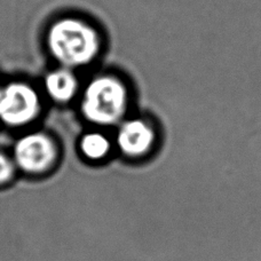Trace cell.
Returning <instances> with one entry per match:
<instances>
[{"label":"cell","instance_id":"cell-1","mask_svg":"<svg viewBox=\"0 0 261 261\" xmlns=\"http://www.w3.org/2000/svg\"><path fill=\"white\" fill-rule=\"evenodd\" d=\"M48 48L65 68L82 67L99 53L100 39L91 25L72 17L62 18L49 28Z\"/></svg>","mask_w":261,"mask_h":261},{"label":"cell","instance_id":"cell-2","mask_svg":"<svg viewBox=\"0 0 261 261\" xmlns=\"http://www.w3.org/2000/svg\"><path fill=\"white\" fill-rule=\"evenodd\" d=\"M126 106L127 91L124 84L115 77L101 76L87 85L82 110L90 122L111 125L122 118Z\"/></svg>","mask_w":261,"mask_h":261},{"label":"cell","instance_id":"cell-3","mask_svg":"<svg viewBox=\"0 0 261 261\" xmlns=\"http://www.w3.org/2000/svg\"><path fill=\"white\" fill-rule=\"evenodd\" d=\"M35 90L23 83H12L0 90V119L9 126L30 123L39 113Z\"/></svg>","mask_w":261,"mask_h":261},{"label":"cell","instance_id":"cell-4","mask_svg":"<svg viewBox=\"0 0 261 261\" xmlns=\"http://www.w3.org/2000/svg\"><path fill=\"white\" fill-rule=\"evenodd\" d=\"M16 164L30 173H39L54 162L57 149L45 134H29L20 139L14 149Z\"/></svg>","mask_w":261,"mask_h":261},{"label":"cell","instance_id":"cell-5","mask_svg":"<svg viewBox=\"0 0 261 261\" xmlns=\"http://www.w3.org/2000/svg\"><path fill=\"white\" fill-rule=\"evenodd\" d=\"M155 139L150 126L139 119L127 120L120 126L117 143L124 153L128 156H141L150 149Z\"/></svg>","mask_w":261,"mask_h":261},{"label":"cell","instance_id":"cell-6","mask_svg":"<svg viewBox=\"0 0 261 261\" xmlns=\"http://www.w3.org/2000/svg\"><path fill=\"white\" fill-rule=\"evenodd\" d=\"M45 87L53 100L67 102L76 94L77 79L67 68L55 70L45 78Z\"/></svg>","mask_w":261,"mask_h":261},{"label":"cell","instance_id":"cell-7","mask_svg":"<svg viewBox=\"0 0 261 261\" xmlns=\"http://www.w3.org/2000/svg\"><path fill=\"white\" fill-rule=\"evenodd\" d=\"M81 148L86 157L91 160H101L109 151L108 139L100 133H90L83 138Z\"/></svg>","mask_w":261,"mask_h":261},{"label":"cell","instance_id":"cell-8","mask_svg":"<svg viewBox=\"0 0 261 261\" xmlns=\"http://www.w3.org/2000/svg\"><path fill=\"white\" fill-rule=\"evenodd\" d=\"M13 175V164L6 156L0 153V184L6 182Z\"/></svg>","mask_w":261,"mask_h":261},{"label":"cell","instance_id":"cell-9","mask_svg":"<svg viewBox=\"0 0 261 261\" xmlns=\"http://www.w3.org/2000/svg\"><path fill=\"white\" fill-rule=\"evenodd\" d=\"M0 90H2V88H0Z\"/></svg>","mask_w":261,"mask_h":261}]
</instances>
